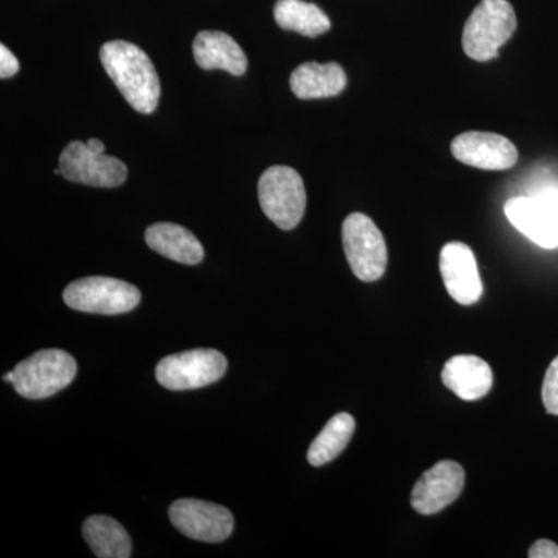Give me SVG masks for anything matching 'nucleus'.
Masks as SVG:
<instances>
[{
  "mask_svg": "<svg viewBox=\"0 0 558 558\" xmlns=\"http://www.w3.org/2000/svg\"><path fill=\"white\" fill-rule=\"evenodd\" d=\"M102 68L124 100L140 113H153L160 100V81L148 54L126 40H110L101 47Z\"/></svg>",
  "mask_w": 558,
  "mask_h": 558,
  "instance_id": "1",
  "label": "nucleus"
},
{
  "mask_svg": "<svg viewBox=\"0 0 558 558\" xmlns=\"http://www.w3.org/2000/svg\"><path fill=\"white\" fill-rule=\"evenodd\" d=\"M515 11L508 0H481L462 32V49L472 60L487 62L517 31Z\"/></svg>",
  "mask_w": 558,
  "mask_h": 558,
  "instance_id": "2",
  "label": "nucleus"
},
{
  "mask_svg": "<svg viewBox=\"0 0 558 558\" xmlns=\"http://www.w3.org/2000/svg\"><path fill=\"white\" fill-rule=\"evenodd\" d=\"M76 371V360L69 352L46 349L17 363L11 384L22 398L46 399L68 388Z\"/></svg>",
  "mask_w": 558,
  "mask_h": 558,
  "instance_id": "3",
  "label": "nucleus"
},
{
  "mask_svg": "<svg viewBox=\"0 0 558 558\" xmlns=\"http://www.w3.org/2000/svg\"><path fill=\"white\" fill-rule=\"evenodd\" d=\"M344 255L352 274L363 282H374L385 275L388 248L374 220L363 213H351L341 227Z\"/></svg>",
  "mask_w": 558,
  "mask_h": 558,
  "instance_id": "4",
  "label": "nucleus"
},
{
  "mask_svg": "<svg viewBox=\"0 0 558 558\" xmlns=\"http://www.w3.org/2000/svg\"><path fill=\"white\" fill-rule=\"evenodd\" d=\"M260 208L281 230H293L306 211V189L299 171L289 167H271L258 183Z\"/></svg>",
  "mask_w": 558,
  "mask_h": 558,
  "instance_id": "5",
  "label": "nucleus"
},
{
  "mask_svg": "<svg viewBox=\"0 0 558 558\" xmlns=\"http://www.w3.org/2000/svg\"><path fill=\"white\" fill-rule=\"evenodd\" d=\"M142 293L121 279L89 277L70 282L64 301L70 310L98 315L126 314L138 306Z\"/></svg>",
  "mask_w": 558,
  "mask_h": 558,
  "instance_id": "6",
  "label": "nucleus"
},
{
  "mask_svg": "<svg viewBox=\"0 0 558 558\" xmlns=\"http://www.w3.org/2000/svg\"><path fill=\"white\" fill-rule=\"evenodd\" d=\"M229 362L216 349H193L161 359L156 379L171 391L208 387L222 379Z\"/></svg>",
  "mask_w": 558,
  "mask_h": 558,
  "instance_id": "7",
  "label": "nucleus"
},
{
  "mask_svg": "<svg viewBox=\"0 0 558 558\" xmlns=\"http://www.w3.org/2000/svg\"><path fill=\"white\" fill-rule=\"evenodd\" d=\"M61 175L69 182L95 189H117L128 179L123 161L106 154L95 153L87 143L72 142L60 157Z\"/></svg>",
  "mask_w": 558,
  "mask_h": 558,
  "instance_id": "8",
  "label": "nucleus"
},
{
  "mask_svg": "<svg viewBox=\"0 0 558 558\" xmlns=\"http://www.w3.org/2000/svg\"><path fill=\"white\" fill-rule=\"evenodd\" d=\"M174 527L189 538L220 543L233 534L234 520L229 509L201 499H178L170 508Z\"/></svg>",
  "mask_w": 558,
  "mask_h": 558,
  "instance_id": "9",
  "label": "nucleus"
},
{
  "mask_svg": "<svg viewBox=\"0 0 558 558\" xmlns=\"http://www.w3.org/2000/svg\"><path fill=\"white\" fill-rule=\"evenodd\" d=\"M505 215L520 233L543 248L558 247V202L549 197H512Z\"/></svg>",
  "mask_w": 558,
  "mask_h": 558,
  "instance_id": "10",
  "label": "nucleus"
},
{
  "mask_svg": "<svg viewBox=\"0 0 558 558\" xmlns=\"http://www.w3.org/2000/svg\"><path fill=\"white\" fill-rule=\"evenodd\" d=\"M465 486V472L454 461H440L428 469L411 492V506L421 515H435L457 501Z\"/></svg>",
  "mask_w": 558,
  "mask_h": 558,
  "instance_id": "11",
  "label": "nucleus"
},
{
  "mask_svg": "<svg viewBox=\"0 0 558 558\" xmlns=\"http://www.w3.org/2000/svg\"><path fill=\"white\" fill-rule=\"evenodd\" d=\"M454 159L468 167L487 171H505L519 160V149L494 132H464L451 142Z\"/></svg>",
  "mask_w": 558,
  "mask_h": 558,
  "instance_id": "12",
  "label": "nucleus"
},
{
  "mask_svg": "<svg viewBox=\"0 0 558 558\" xmlns=\"http://www.w3.org/2000/svg\"><path fill=\"white\" fill-rule=\"evenodd\" d=\"M439 269L451 299L462 306H472L483 296L478 264L472 248L464 242H449L440 250Z\"/></svg>",
  "mask_w": 558,
  "mask_h": 558,
  "instance_id": "13",
  "label": "nucleus"
},
{
  "mask_svg": "<svg viewBox=\"0 0 558 558\" xmlns=\"http://www.w3.org/2000/svg\"><path fill=\"white\" fill-rule=\"evenodd\" d=\"M440 377L450 391L468 402L483 399L494 387L490 365L476 355H454L444 365Z\"/></svg>",
  "mask_w": 558,
  "mask_h": 558,
  "instance_id": "14",
  "label": "nucleus"
},
{
  "mask_svg": "<svg viewBox=\"0 0 558 558\" xmlns=\"http://www.w3.org/2000/svg\"><path fill=\"white\" fill-rule=\"evenodd\" d=\"M348 78L337 62H304L290 75V89L300 100L332 98L347 89Z\"/></svg>",
  "mask_w": 558,
  "mask_h": 558,
  "instance_id": "15",
  "label": "nucleus"
},
{
  "mask_svg": "<svg viewBox=\"0 0 558 558\" xmlns=\"http://www.w3.org/2000/svg\"><path fill=\"white\" fill-rule=\"evenodd\" d=\"M194 60L204 70H226L234 76L247 72V57L236 40L223 32L197 33L193 43Z\"/></svg>",
  "mask_w": 558,
  "mask_h": 558,
  "instance_id": "16",
  "label": "nucleus"
},
{
  "mask_svg": "<svg viewBox=\"0 0 558 558\" xmlns=\"http://www.w3.org/2000/svg\"><path fill=\"white\" fill-rule=\"evenodd\" d=\"M145 240L154 252L186 266H196L205 256L199 240L178 223H154L146 230Z\"/></svg>",
  "mask_w": 558,
  "mask_h": 558,
  "instance_id": "17",
  "label": "nucleus"
},
{
  "mask_svg": "<svg viewBox=\"0 0 558 558\" xmlns=\"http://www.w3.org/2000/svg\"><path fill=\"white\" fill-rule=\"evenodd\" d=\"M83 535L95 556L100 558H130L132 542L119 521L106 515H92L84 521Z\"/></svg>",
  "mask_w": 558,
  "mask_h": 558,
  "instance_id": "18",
  "label": "nucleus"
},
{
  "mask_svg": "<svg viewBox=\"0 0 558 558\" xmlns=\"http://www.w3.org/2000/svg\"><path fill=\"white\" fill-rule=\"evenodd\" d=\"M274 14L282 31L296 32L307 38H317L330 31L328 14L304 0H278Z\"/></svg>",
  "mask_w": 558,
  "mask_h": 558,
  "instance_id": "19",
  "label": "nucleus"
},
{
  "mask_svg": "<svg viewBox=\"0 0 558 558\" xmlns=\"http://www.w3.org/2000/svg\"><path fill=\"white\" fill-rule=\"evenodd\" d=\"M355 433V418L349 413L336 414L311 444L307 461L314 468H322L339 458L347 449Z\"/></svg>",
  "mask_w": 558,
  "mask_h": 558,
  "instance_id": "20",
  "label": "nucleus"
},
{
  "mask_svg": "<svg viewBox=\"0 0 558 558\" xmlns=\"http://www.w3.org/2000/svg\"><path fill=\"white\" fill-rule=\"evenodd\" d=\"M543 405L553 416H558V355L545 374L542 388Z\"/></svg>",
  "mask_w": 558,
  "mask_h": 558,
  "instance_id": "21",
  "label": "nucleus"
},
{
  "mask_svg": "<svg viewBox=\"0 0 558 558\" xmlns=\"http://www.w3.org/2000/svg\"><path fill=\"white\" fill-rule=\"evenodd\" d=\"M20 61L16 60L7 46H0V78L7 80L20 72Z\"/></svg>",
  "mask_w": 558,
  "mask_h": 558,
  "instance_id": "22",
  "label": "nucleus"
},
{
  "mask_svg": "<svg viewBox=\"0 0 558 558\" xmlns=\"http://www.w3.org/2000/svg\"><path fill=\"white\" fill-rule=\"evenodd\" d=\"M531 558H558V546L550 539H537L529 549Z\"/></svg>",
  "mask_w": 558,
  "mask_h": 558,
  "instance_id": "23",
  "label": "nucleus"
},
{
  "mask_svg": "<svg viewBox=\"0 0 558 558\" xmlns=\"http://www.w3.org/2000/svg\"><path fill=\"white\" fill-rule=\"evenodd\" d=\"M87 146H89V148L92 150H95V153H100V154H105V143L101 142V140H98V138H90V140H87Z\"/></svg>",
  "mask_w": 558,
  "mask_h": 558,
  "instance_id": "24",
  "label": "nucleus"
}]
</instances>
